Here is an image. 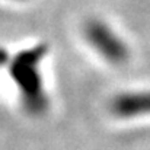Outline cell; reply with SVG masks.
Listing matches in <instances>:
<instances>
[{
    "label": "cell",
    "instance_id": "cell-1",
    "mask_svg": "<svg viewBox=\"0 0 150 150\" xmlns=\"http://www.w3.org/2000/svg\"><path fill=\"white\" fill-rule=\"evenodd\" d=\"M45 45H38L19 52L10 60V74L22 93V99L31 109L35 111L45 105L42 79L38 69V64L45 55Z\"/></svg>",
    "mask_w": 150,
    "mask_h": 150
},
{
    "label": "cell",
    "instance_id": "cell-2",
    "mask_svg": "<svg viewBox=\"0 0 150 150\" xmlns=\"http://www.w3.org/2000/svg\"><path fill=\"white\" fill-rule=\"evenodd\" d=\"M89 42L111 61H121L127 57V48L122 41L102 22L93 21L86 26Z\"/></svg>",
    "mask_w": 150,
    "mask_h": 150
},
{
    "label": "cell",
    "instance_id": "cell-3",
    "mask_svg": "<svg viewBox=\"0 0 150 150\" xmlns=\"http://www.w3.org/2000/svg\"><path fill=\"white\" fill-rule=\"evenodd\" d=\"M115 111L125 117L146 114L150 111V93L124 95L115 102Z\"/></svg>",
    "mask_w": 150,
    "mask_h": 150
}]
</instances>
